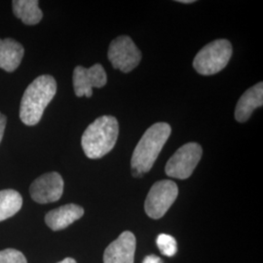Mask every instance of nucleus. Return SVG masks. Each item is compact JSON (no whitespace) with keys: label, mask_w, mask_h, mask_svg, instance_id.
Returning a JSON list of instances; mask_svg holds the SVG:
<instances>
[{"label":"nucleus","mask_w":263,"mask_h":263,"mask_svg":"<svg viewBox=\"0 0 263 263\" xmlns=\"http://www.w3.org/2000/svg\"><path fill=\"white\" fill-rule=\"evenodd\" d=\"M171 132L169 124L160 122L152 125L142 135L132 156V173L134 177L141 178L152 169L169 139Z\"/></svg>","instance_id":"f257e3e1"},{"label":"nucleus","mask_w":263,"mask_h":263,"mask_svg":"<svg viewBox=\"0 0 263 263\" xmlns=\"http://www.w3.org/2000/svg\"><path fill=\"white\" fill-rule=\"evenodd\" d=\"M56 93L57 82L53 76L45 74L34 79L22 98L20 106L22 122L28 126L36 125Z\"/></svg>","instance_id":"f03ea898"},{"label":"nucleus","mask_w":263,"mask_h":263,"mask_svg":"<svg viewBox=\"0 0 263 263\" xmlns=\"http://www.w3.org/2000/svg\"><path fill=\"white\" fill-rule=\"evenodd\" d=\"M119 135V125L115 117L104 115L96 119L85 130L81 145L90 159H100L112 151Z\"/></svg>","instance_id":"7ed1b4c3"},{"label":"nucleus","mask_w":263,"mask_h":263,"mask_svg":"<svg viewBox=\"0 0 263 263\" xmlns=\"http://www.w3.org/2000/svg\"><path fill=\"white\" fill-rule=\"evenodd\" d=\"M232 56V45L226 39H217L202 48L193 61V67L201 76H214L221 71Z\"/></svg>","instance_id":"20e7f679"},{"label":"nucleus","mask_w":263,"mask_h":263,"mask_svg":"<svg viewBox=\"0 0 263 263\" xmlns=\"http://www.w3.org/2000/svg\"><path fill=\"white\" fill-rule=\"evenodd\" d=\"M179 195V187L172 180H160L151 188L144 203L146 215L159 219L166 215Z\"/></svg>","instance_id":"39448f33"},{"label":"nucleus","mask_w":263,"mask_h":263,"mask_svg":"<svg viewBox=\"0 0 263 263\" xmlns=\"http://www.w3.org/2000/svg\"><path fill=\"white\" fill-rule=\"evenodd\" d=\"M202 154L203 149L196 142L182 145L168 161L165 167L166 175L175 179H188L197 167Z\"/></svg>","instance_id":"423d86ee"},{"label":"nucleus","mask_w":263,"mask_h":263,"mask_svg":"<svg viewBox=\"0 0 263 263\" xmlns=\"http://www.w3.org/2000/svg\"><path fill=\"white\" fill-rule=\"evenodd\" d=\"M107 55L113 67L125 73L135 69L141 61L140 49L127 35L118 36L111 41Z\"/></svg>","instance_id":"0eeeda50"},{"label":"nucleus","mask_w":263,"mask_h":263,"mask_svg":"<svg viewBox=\"0 0 263 263\" xmlns=\"http://www.w3.org/2000/svg\"><path fill=\"white\" fill-rule=\"evenodd\" d=\"M64 192V179L56 173H47L35 179L30 187L31 198L39 204L53 203L60 200Z\"/></svg>","instance_id":"6e6552de"},{"label":"nucleus","mask_w":263,"mask_h":263,"mask_svg":"<svg viewBox=\"0 0 263 263\" xmlns=\"http://www.w3.org/2000/svg\"><path fill=\"white\" fill-rule=\"evenodd\" d=\"M107 77L104 67L100 64L89 68L76 66L73 71V88L78 98L86 96L91 98L93 88H102L106 84Z\"/></svg>","instance_id":"1a4fd4ad"},{"label":"nucleus","mask_w":263,"mask_h":263,"mask_svg":"<svg viewBox=\"0 0 263 263\" xmlns=\"http://www.w3.org/2000/svg\"><path fill=\"white\" fill-rule=\"evenodd\" d=\"M136 237L130 231H124L109 245L104 254V263H134Z\"/></svg>","instance_id":"9d476101"},{"label":"nucleus","mask_w":263,"mask_h":263,"mask_svg":"<svg viewBox=\"0 0 263 263\" xmlns=\"http://www.w3.org/2000/svg\"><path fill=\"white\" fill-rule=\"evenodd\" d=\"M83 215V208L76 204H67L50 211L45 216V222L52 230L59 231L72 224L74 221L80 219Z\"/></svg>","instance_id":"9b49d317"},{"label":"nucleus","mask_w":263,"mask_h":263,"mask_svg":"<svg viewBox=\"0 0 263 263\" xmlns=\"http://www.w3.org/2000/svg\"><path fill=\"white\" fill-rule=\"evenodd\" d=\"M263 104V83L259 82L247 90L238 101L235 108V119L240 123L247 122L254 109Z\"/></svg>","instance_id":"f8f14e48"},{"label":"nucleus","mask_w":263,"mask_h":263,"mask_svg":"<svg viewBox=\"0 0 263 263\" xmlns=\"http://www.w3.org/2000/svg\"><path fill=\"white\" fill-rule=\"evenodd\" d=\"M25 55V50L18 41L6 38L0 39V68L13 72L19 67Z\"/></svg>","instance_id":"ddd939ff"},{"label":"nucleus","mask_w":263,"mask_h":263,"mask_svg":"<svg viewBox=\"0 0 263 263\" xmlns=\"http://www.w3.org/2000/svg\"><path fill=\"white\" fill-rule=\"evenodd\" d=\"M12 3L15 16L24 24L33 26L42 20L43 14L38 7L37 0H14Z\"/></svg>","instance_id":"4468645a"},{"label":"nucleus","mask_w":263,"mask_h":263,"mask_svg":"<svg viewBox=\"0 0 263 263\" xmlns=\"http://www.w3.org/2000/svg\"><path fill=\"white\" fill-rule=\"evenodd\" d=\"M23 198L18 191L5 189L0 191V221L15 216L22 208Z\"/></svg>","instance_id":"2eb2a0df"},{"label":"nucleus","mask_w":263,"mask_h":263,"mask_svg":"<svg viewBox=\"0 0 263 263\" xmlns=\"http://www.w3.org/2000/svg\"><path fill=\"white\" fill-rule=\"evenodd\" d=\"M156 243H157L161 254H164L166 256H173L178 251L176 239L168 234H164V233L160 234L157 237Z\"/></svg>","instance_id":"dca6fc26"},{"label":"nucleus","mask_w":263,"mask_h":263,"mask_svg":"<svg viewBox=\"0 0 263 263\" xmlns=\"http://www.w3.org/2000/svg\"><path fill=\"white\" fill-rule=\"evenodd\" d=\"M0 263H28L24 254L15 249H6L0 252Z\"/></svg>","instance_id":"f3484780"},{"label":"nucleus","mask_w":263,"mask_h":263,"mask_svg":"<svg viewBox=\"0 0 263 263\" xmlns=\"http://www.w3.org/2000/svg\"><path fill=\"white\" fill-rule=\"evenodd\" d=\"M6 124H7V117L4 114L0 113V142L2 141Z\"/></svg>","instance_id":"a211bd4d"},{"label":"nucleus","mask_w":263,"mask_h":263,"mask_svg":"<svg viewBox=\"0 0 263 263\" xmlns=\"http://www.w3.org/2000/svg\"><path fill=\"white\" fill-rule=\"evenodd\" d=\"M142 263H163V260L160 257H158L157 255L149 254V255H147L144 258V260H143Z\"/></svg>","instance_id":"6ab92c4d"},{"label":"nucleus","mask_w":263,"mask_h":263,"mask_svg":"<svg viewBox=\"0 0 263 263\" xmlns=\"http://www.w3.org/2000/svg\"><path fill=\"white\" fill-rule=\"evenodd\" d=\"M58 263H76V261L73 258H71V257H66L64 260H62V261H60V262Z\"/></svg>","instance_id":"aec40b11"},{"label":"nucleus","mask_w":263,"mask_h":263,"mask_svg":"<svg viewBox=\"0 0 263 263\" xmlns=\"http://www.w3.org/2000/svg\"><path fill=\"white\" fill-rule=\"evenodd\" d=\"M178 2H179V3H186V4H188V3H194L195 1H194V0H179Z\"/></svg>","instance_id":"412c9836"}]
</instances>
